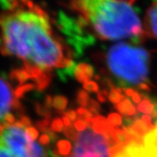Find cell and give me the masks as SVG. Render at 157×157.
<instances>
[{
  "label": "cell",
  "instance_id": "cell-9",
  "mask_svg": "<svg viewBox=\"0 0 157 157\" xmlns=\"http://www.w3.org/2000/svg\"><path fill=\"white\" fill-rule=\"evenodd\" d=\"M115 108L120 113L125 116H135L136 115V108L133 105L132 101L129 99H125L121 103L115 105Z\"/></svg>",
  "mask_w": 157,
  "mask_h": 157
},
{
  "label": "cell",
  "instance_id": "cell-15",
  "mask_svg": "<svg viewBox=\"0 0 157 157\" xmlns=\"http://www.w3.org/2000/svg\"><path fill=\"white\" fill-rule=\"evenodd\" d=\"M87 107H88V110L92 113H96L97 114L98 113L101 111V106H100V104L96 101L93 100V99L89 100V102L87 104Z\"/></svg>",
  "mask_w": 157,
  "mask_h": 157
},
{
  "label": "cell",
  "instance_id": "cell-2",
  "mask_svg": "<svg viewBox=\"0 0 157 157\" xmlns=\"http://www.w3.org/2000/svg\"><path fill=\"white\" fill-rule=\"evenodd\" d=\"M78 22L103 40L144 38L143 24L134 8V0H68Z\"/></svg>",
  "mask_w": 157,
  "mask_h": 157
},
{
  "label": "cell",
  "instance_id": "cell-13",
  "mask_svg": "<svg viewBox=\"0 0 157 157\" xmlns=\"http://www.w3.org/2000/svg\"><path fill=\"white\" fill-rule=\"evenodd\" d=\"M77 99H78V104L81 105L82 107H86L89 102V95L86 92H85L83 90L78 91Z\"/></svg>",
  "mask_w": 157,
  "mask_h": 157
},
{
  "label": "cell",
  "instance_id": "cell-14",
  "mask_svg": "<svg viewBox=\"0 0 157 157\" xmlns=\"http://www.w3.org/2000/svg\"><path fill=\"white\" fill-rule=\"evenodd\" d=\"M71 143L67 140H62L58 143V147L59 149V152L63 155H67L71 151Z\"/></svg>",
  "mask_w": 157,
  "mask_h": 157
},
{
  "label": "cell",
  "instance_id": "cell-8",
  "mask_svg": "<svg viewBox=\"0 0 157 157\" xmlns=\"http://www.w3.org/2000/svg\"><path fill=\"white\" fill-rule=\"evenodd\" d=\"M75 76L77 80L82 83H86L90 81V79L94 76L95 70L93 66L87 63H80L75 67Z\"/></svg>",
  "mask_w": 157,
  "mask_h": 157
},
{
  "label": "cell",
  "instance_id": "cell-23",
  "mask_svg": "<svg viewBox=\"0 0 157 157\" xmlns=\"http://www.w3.org/2000/svg\"><path fill=\"white\" fill-rule=\"evenodd\" d=\"M66 115H67V117L70 121H75V119L77 117L76 113L74 112V111H73V110L68 111V112L66 113Z\"/></svg>",
  "mask_w": 157,
  "mask_h": 157
},
{
  "label": "cell",
  "instance_id": "cell-21",
  "mask_svg": "<svg viewBox=\"0 0 157 157\" xmlns=\"http://www.w3.org/2000/svg\"><path fill=\"white\" fill-rule=\"evenodd\" d=\"M52 128L54 130H57V131H60L62 128H63V123L61 122L60 120H57L55 121V122L52 125Z\"/></svg>",
  "mask_w": 157,
  "mask_h": 157
},
{
  "label": "cell",
  "instance_id": "cell-1",
  "mask_svg": "<svg viewBox=\"0 0 157 157\" xmlns=\"http://www.w3.org/2000/svg\"><path fill=\"white\" fill-rule=\"evenodd\" d=\"M0 52L22 61L27 73L47 83L49 73H74L72 52L39 0H4L0 8Z\"/></svg>",
  "mask_w": 157,
  "mask_h": 157
},
{
  "label": "cell",
  "instance_id": "cell-16",
  "mask_svg": "<svg viewBox=\"0 0 157 157\" xmlns=\"http://www.w3.org/2000/svg\"><path fill=\"white\" fill-rule=\"evenodd\" d=\"M77 113L81 119H84V121L87 120V119H92V117H93V113L90 112L88 109H86L83 107L78 108L77 110Z\"/></svg>",
  "mask_w": 157,
  "mask_h": 157
},
{
  "label": "cell",
  "instance_id": "cell-24",
  "mask_svg": "<svg viewBox=\"0 0 157 157\" xmlns=\"http://www.w3.org/2000/svg\"><path fill=\"white\" fill-rule=\"evenodd\" d=\"M123 92L125 93V94L128 96H132L135 93L134 89H132V88H124Z\"/></svg>",
  "mask_w": 157,
  "mask_h": 157
},
{
  "label": "cell",
  "instance_id": "cell-10",
  "mask_svg": "<svg viewBox=\"0 0 157 157\" xmlns=\"http://www.w3.org/2000/svg\"><path fill=\"white\" fill-rule=\"evenodd\" d=\"M143 95L141 96L143 100L140 101L138 105V110L139 112L142 113L144 114H151L154 112V104L152 101L151 96H149L147 94H142Z\"/></svg>",
  "mask_w": 157,
  "mask_h": 157
},
{
  "label": "cell",
  "instance_id": "cell-6",
  "mask_svg": "<svg viewBox=\"0 0 157 157\" xmlns=\"http://www.w3.org/2000/svg\"><path fill=\"white\" fill-rule=\"evenodd\" d=\"M18 107L14 88L7 79L0 76V127L16 121L14 112Z\"/></svg>",
  "mask_w": 157,
  "mask_h": 157
},
{
  "label": "cell",
  "instance_id": "cell-11",
  "mask_svg": "<svg viewBox=\"0 0 157 157\" xmlns=\"http://www.w3.org/2000/svg\"><path fill=\"white\" fill-rule=\"evenodd\" d=\"M122 89L120 87H112L111 88V93L109 94L108 99L112 103L117 105L119 103H121V101L125 100V97L122 94Z\"/></svg>",
  "mask_w": 157,
  "mask_h": 157
},
{
  "label": "cell",
  "instance_id": "cell-19",
  "mask_svg": "<svg viewBox=\"0 0 157 157\" xmlns=\"http://www.w3.org/2000/svg\"><path fill=\"white\" fill-rule=\"evenodd\" d=\"M108 96H109V94H108L107 90L105 89L101 90V91L97 93V98H98V101L100 102H105L107 101V98H108Z\"/></svg>",
  "mask_w": 157,
  "mask_h": 157
},
{
  "label": "cell",
  "instance_id": "cell-12",
  "mask_svg": "<svg viewBox=\"0 0 157 157\" xmlns=\"http://www.w3.org/2000/svg\"><path fill=\"white\" fill-rule=\"evenodd\" d=\"M107 121L111 124L113 128H118L119 126H121V125L122 124V119H121L120 114L113 113H111V114L108 116V118H107Z\"/></svg>",
  "mask_w": 157,
  "mask_h": 157
},
{
  "label": "cell",
  "instance_id": "cell-3",
  "mask_svg": "<svg viewBox=\"0 0 157 157\" xmlns=\"http://www.w3.org/2000/svg\"><path fill=\"white\" fill-rule=\"evenodd\" d=\"M149 54L144 48L126 43L111 46L106 54L114 82L122 87L149 83Z\"/></svg>",
  "mask_w": 157,
  "mask_h": 157
},
{
  "label": "cell",
  "instance_id": "cell-7",
  "mask_svg": "<svg viewBox=\"0 0 157 157\" xmlns=\"http://www.w3.org/2000/svg\"><path fill=\"white\" fill-rule=\"evenodd\" d=\"M143 28L148 37L157 39V0L154 1L147 10Z\"/></svg>",
  "mask_w": 157,
  "mask_h": 157
},
{
  "label": "cell",
  "instance_id": "cell-5",
  "mask_svg": "<svg viewBox=\"0 0 157 157\" xmlns=\"http://www.w3.org/2000/svg\"><path fill=\"white\" fill-rule=\"evenodd\" d=\"M74 140L72 157H113L123 144L109 134H99L91 128L79 132Z\"/></svg>",
  "mask_w": 157,
  "mask_h": 157
},
{
  "label": "cell",
  "instance_id": "cell-22",
  "mask_svg": "<svg viewBox=\"0 0 157 157\" xmlns=\"http://www.w3.org/2000/svg\"><path fill=\"white\" fill-rule=\"evenodd\" d=\"M132 100H133V101H134L135 103H140V101H141V96L140 95L139 93L135 92L134 94L132 95Z\"/></svg>",
  "mask_w": 157,
  "mask_h": 157
},
{
  "label": "cell",
  "instance_id": "cell-18",
  "mask_svg": "<svg viewBox=\"0 0 157 157\" xmlns=\"http://www.w3.org/2000/svg\"><path fill=\"white\" fill-rule=\"evenodd\" d=\"M67 104V101L66 98L63 97H57L55 99V107L59 109H65V107Z\"/></svg>",
  "mask_w": 157,
  "mask_h": 157
},
{
  "label": "cell",
  "instance_id": "cell-17",
  "mask_svg": "<svg viewBox=\"0 0 157 157\" xmlns=\"http://www.w3.org/2000/svg\"><path fill=\"white\" fill-rule=\"evenodd\" d=\"M84 89H86L91 93H98L99 91V86L94 81H88L84 84Z\"/></svg>",
  "mask_w": 157,
  "mask_h": 157
},
{
  "label": "cell",
  "instance_id": "cell-4",
  "mask_svg": "<svg viewBox=\"0 0 157 157\" xmlns=\"http://www.w3.org/2000/svg\"><path fill=\"white\" fill-rule=\"evenodd\" d=\"M39 133L27 122L16 120L0 128V157H50Z\"/></svg>",
  "mask_w": 157,
  "mask_h": 157
},
{
  "label": "cell",
  "instance_id": "cell-20",
  "mask_svg": "<svg viewBox=\"0 0 157 157\" xmlns=\"http://www.w3.org/2000/svg\"><path fill=\"white\" fill-rule=\"evenodd\" d=\"M75 128L78 130V131H83L86 129V123L85 122V121L83 120H78L75 122V125H74Z\"/></svg>",
  "mask_w": 157,
  "mask_h": 157
}]
</instances>
